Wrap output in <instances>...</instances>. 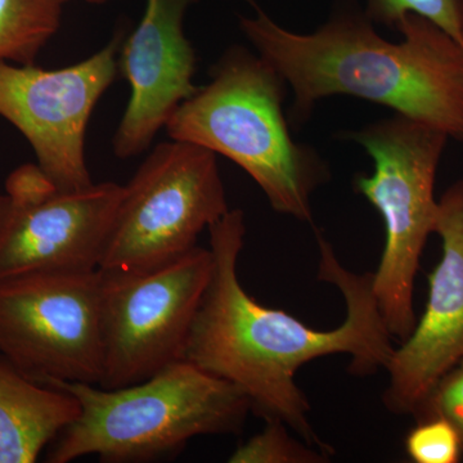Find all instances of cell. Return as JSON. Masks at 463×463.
<instances>
[{
  "mask_svg": "<svg viewBox=\"0 0 463 463\" xmlns=\"http://www.w3.org/2000/svg\"><path fill=\"white\" fill-rule=\"evenodd\" d=\"M207 231L212 279L192 323L183 359L239 388L251 411L264 420L285 422L298 438L331 455L332 448L310 423V404L298 388L297 374L309 362L335 354L352 358L350 373L355 376L388 368L395 346L377 306L373 273L347 270L331 243L317 234L318 279L339 288L346 316L334 330H316L288 312L263 306L242 288V210L230 209Z\"/></svg>",
  "mask_w": 463,
  "mask_h": 463,
  "instance_id": "cell-1",
  "label": "cell"
},
{
  "mask_svg": "<svg viewBox=\"0 0 463 463\" xmlns=\"http://www.w3.org/2000/svg\"><path fill=\"white\" fill-rule=\"evenodd\" d=\"M240 27L291 88L289 127L306 123L319 100L349 96L463 141V45L431 21L407 14L397 25L403 41L392 43L364 9L343 3L310 33L285 29L260 8L241 16Z\"/></svg>",
  "mask_w": 463,
  "mask_h": 463,
  "instance_id": "cell-2",
  "label": "cell"
},
{
  "mask_svg": "<svg viewBox=\"0 0 463 463\" xmlns=\"http://www.w3.org/2000/svg\"><path fill=\"white\" fill-rule=\"evenodd\" d=\"M210 78L170 116L169 138L230 158L274 212L312 223V196L328 182L330 169L315 148L292 139L283 114L285 79L241 45L228 48Z\"/></svg>",
  "mask_w": 463,
  "mask_h": 463,
  "instance_id": "cell-3",
  "label": "cell"
},
{
  "mask_svg": "<svg viewBox=\"0 0 463 463\" xmlns=\"http://www.w3.org/2000/svg\"><path fill=\"white\" fill-rule=\"evenodd\" d=\"M48 386L65 390L80 405L79 416L53 441L50 463L87 456L108 463L156 461L175 456L194 438L240 434L251 411L239 388L185 359L124 388Z\"/></svg>",
  "mask_w": 463,
  "mask_h": 463,
  "instance_id": "cell-4",
  "label": "cell"
},
{
  "mask_svg": "<svg viewBox=\"0 0 463 463\" xmlns=\"http://www.w3.org/2000/svg\"><path fill=\"white\" fill-rule=\"evenodd\" d=\"M373 157L371 175L355 188L380 213L385 248L373 273L381 316L392 339L404 341L416 326L414 281L438 215L435 179L449 137L395 114L349 134Z\"/></svg>",
  "mask_w": 463,
  "mask_h": 463,
  "instance_id": "cell-5",
  "label": "cell"
},
{
  "mask_svg": "<svg viewBox=\"0 0 463 463\" xmlns=\"http://www.w3.org/2000/svg\"><path fill=\"white\" fill-rule=\"evenodd\" d=\"M230 212L214 152L157 145L124 185L99 269L148 270L196 248L203 231Z\"/></svg>",
  "mask_w": 463,
  "mask_h": 463,
  "instance_id": "cell-6",
  "label": "cell"
},
{
  "mask_svg": "<svg viewBox=\"0 0 463 463\" xmlns=\"http://www.w3.org/2000/svg\"><path fill=\"white\" fill-rule=\"evenodd\" d=\"M99 272L103 344L100 388L141 383L181 361L212 279L210 249L196 246L154 269Z\"/></svg>",
  "mask_w": 463,
  "mask_h": 463,
  "instance_id": "cell-7",
  "label": "cell"
},
{
  "mask_svg": "<svg viewBox=\"0 0 463 463\" xmlns=\"http://www.w3.org/2000/svg\"><path fill=\"white\" fill-rule=\"evenodd\" d=\"M0 355L38 383L99 385V272L0 279Z\"/></svg>",
  "mask_w": 463,
  "mask_h": 463,
  "instance_id": "cell-8",
  "label": "cell"
},
{
  "mask_svg": "<svg viewBox=\"0 0 463 463\" xmlns=\"http://www.w3.org/2000/svg\"><path fill=\"white\" fill-rule=\"evenodd\" d=\"M124 185L58 190L36 164L16 167L0 194V279L97 270Z\"/></svg>",
  "mask_w": 463,
  "mask_h": 463,
  "instance_id": "cell-9",
  "label": "cell"
},
{
  "mask_svg": "<svg viewBox=\"0 0 463 463\" xmlns=\"http://www.w3.org/2000/svg\"><path fill=\"white\" fill-rule=\"evenodd\" d=\"M127 29L87 60L58 70L0 61V116L23 134L58 190L93 184L85 158L91 114L118 72Z\"/></svg>",
  "mask_w": 463,
  "mask_h": 463,
  "instance_id": "cell-10",
  "label": "cell"
},
{
  "mask_svg": "<svg viewBox=\"0 0 463 463\" xmlns=\"http://www.w3.org/2000/svg\"><path fill=\"white\" fill-rule=\"evenodd\" d=\"M434 233L443 254L429 274L425 312L386 368L383 401L395 414L416 417L439 381L463 359V181L438 201Z\"/></svg>",
  "mask_w": 463,
  "mask_h": 463,
  "instance_id": "cell-11",
  "label": "cell"
},
{
  "mask_svg": "<svg viewBox=\"0 0 463 463\" xmlns=\"http://www.w3.org/2000/svg\"><path fill=\"white\" fill-rule=\"evenodd\" d=\"M200 0H147L141 23L125 36L118 71L130 99L112 139L120 160L147 151L170 116L200 87L194 83L197 56L184 33V16ZM259 8L255 0H245Z\"/></svg>",
  "mask_w": 463,
  "mask_h": 463,
  "instance_id": "cell-12",
  "label": "cell"
},
{
  "mask_svg": "<svg viewBox=\"0 0 463 463\" xmlns=\"http://www.w3.org/2000/svg\"><path fill=\"white\" fill-rule=\"evenodd\" d=\"M80 412L78 399L0 355V463H33Z\"/></svg>",
  "mask_w": 463,
  "mask_h": 463,
  "instance_id": "cell-13",
  "label": "cell"
},
{
  "mask_svg": "<svg viewBox=\"0 0 463 463\" xmlns=\"http://www.w3.org/2000/svg\"><path fill=\"white\" fill-rule=\"evenodd\" d=\"M71 0H0V61L36 65Z\"/></svg>",
  "mask_w": 463,
  "mask_h": 463,
  "instance_id": "cell-14",
  "label": "cell"
},
{
  "mask_svg": "<svg viewBox=\"0 0 463 463\" xmlns=\"http://www.w3.org/2000/svg\"><path fill=\"white\" fill-rule=\"evenodd\" d=\"M259 434L232 453L231 463H323L330 455L310 446L303 439L292 438L288 426L279 420H264Z\"/></svg>",
  "mask_w": 463,
  "mask_h": 463,
  "instance_id": "cell-15",
  "label": "cell"
},
{
  "mask_svg": "<svg viewBox=\"0 0 463 463\" xmlns=\"http://www.w3.org/2000/svg\"><path fill=\"white\" fill-rule=\"evenodd\" d=\"M364 12L373 24L386 27H397L407 14H417L463 45V0H367Z\"/></svg>",
  "mask_w": 463,
  "mask_h": 463,
  "instance_id": "cell-16",
  "label": "cell"
},
{
  "mask_svg": "<svg viewBox=\"0 0 463 463\" xmlns=\"http://www.w3.org/2000/svg\"><path fill=\"white\" fill-rule=\"evenodd\" d=\"M405 450L416 463H457L463 448L458 432L447 420L429 416L417 420L405 439Z\"/></svg>",
  "mask_w": 463,
  "mask_h": 463,
  "instance_id": "cell-17",
  "label": "cell"
},
{
  "mask_svg": "<svg viewBox=\"0 0 463 463\" xmlns=\"http://www.w3.org/2000/svg\"><path fill=\"white\" fill-rule=\"evenodd\" d=\"M429 416L447 420L458 432L463 448V359L439 381L416 420Z\"/></svg>",
  "mask_w": 463,
  "mask_h": 463,
  "instance_id": "cell-18",
  "label": "cell"
},
{
  "mask_svg": "<svg viewBox=\"0 0 463 463\" xmlns=\"http://www.w3.org/2000/svg\"><path fill=\"white\" fill-rule=\"evenodd\" d=\"M85 2H87L88 5H106V3L111 2V0H85Z\"/></svg>",
  "mask_w": 463,
  "mask_h": 463,
  "instance_id": "cell-19",
  "label": "cell"
}]
</instances>
